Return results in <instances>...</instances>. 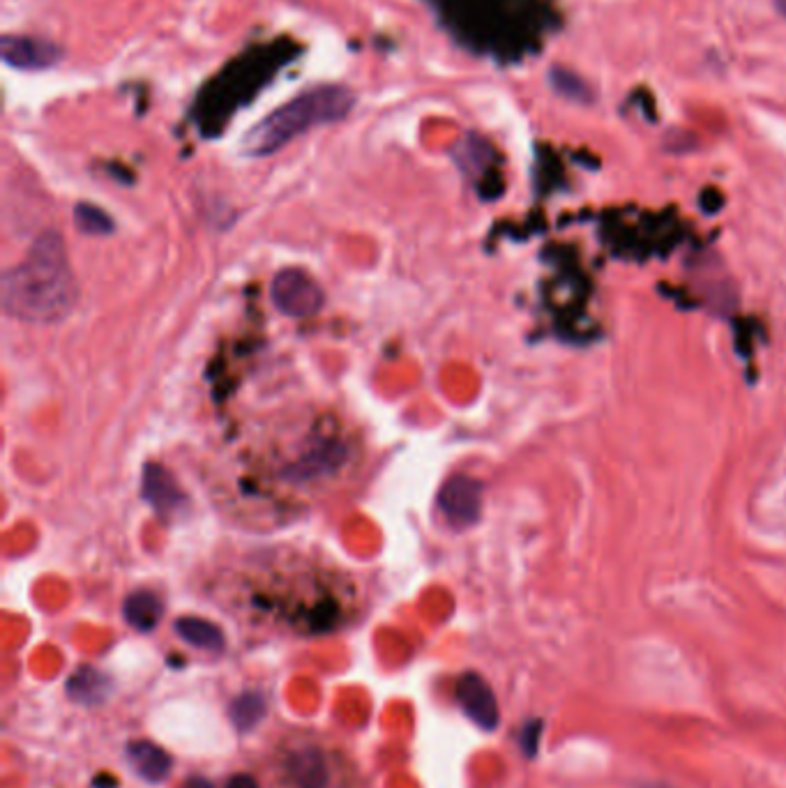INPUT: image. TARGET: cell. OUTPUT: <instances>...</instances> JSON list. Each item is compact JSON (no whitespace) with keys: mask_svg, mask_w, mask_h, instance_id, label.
I'll return each instance as SVG.
<instances>
[{"mask_svg":"<svg viewBox=\"0 0 786 788\" xmlns=\"http://www.w3.org/2000/svg\"><path fill=\"white\" fill-rule=\"evenodd\" d=\"M551 83H553V88L561 95H565L570 99H576V102H588V86L582 79L574 76L572 72L551 70Z\"/></svg>","mask_w":786,"mask_h":788,"instance_id":"15","label":"cell"},{"mask_svg":"<svg viewBox=\"0 0 786 788\" xmlns=\"http://www.w3.org/2000/svg\"><path fill=\"white\" fill-rule=\"evenodd\" d=\"M126 752H128V763L132 765V771L143 781L159 784L171 775L174 759L167 750H162L159 744H155L151 740H134L128 744Z\"/></svg>","mask_w":786,"mask_h":788,"instance_id":"7","label":"cell"},{"mask_svg":"<svg viewBox=\"0 0 786 788\" xmlns=\"http://www.w3.org/2000/svg\"><path fill=\"white\" fill-rule=\"evenodd\" d=\"M182 788H215V786L209 779H203V777H190L188 781H184Z\"/></svg>","mask_w":786,"mask_h":788,"instance_id":"18","label":"cell"},{"mask_svg":"<svg viewBox=\"0 0 786 788\" xmlns=\"http://www.w3.org/2000/svg\"><path fill=\"white\" fill-rule=\"evenodd\" d=\"M229 715H231V721L238 731L247 733L252 731L254 726L263 719L265 715V699L263 694L259 692H245L240 694L229 708Z\"/></svg>","mask_w":786,"mask_h":788,"instance_id":"13","label":"cell"},{"mask_svg":"<svg viewBox=\"0 0 786 788\" xmlns=\"http://www.w3.org/2000/svg\"><path fill=\"white\" fill-rule=\"evenodd\" d=\"M356 93L346 86L307 88L298 97L288 99L279 109L267 114L242 136L240 153L245 157H267L282 151L286 143L305 132L344 120L356 107Z\"/></svg>","mask_w":786,"mask_h":788,"instance_id":"2","label":"cell"},{"mask_svg":"<svg viewBox=\"0 0 786 788\" xmlns=\"http://www.w3.org/2000/svg\"><path fill=\"white\" fill-rule=\"evenodd\" d=\"M143 498L164 514L180 508L182 503V493L171 473L155 464L146 466V470H143Z\"/></svg>","mask_w":786,"mask_h":788,"instance_id":"8","label":"cell"},{"mask_svg":"<svg viewBox=\"0 0 786 788\" xmlns=\"http://www.w3.org/2000/svg\"><path fill=\"white\" fill-rule=\"evenodd\" d=\"M439 510L452 526H473L483 514V485L468 475L450 477L439 493Z\"/></svg>","mask_w":786,"mask_h":788,"instance_id":"4","label":"cell"},{"mask_svg":"<svg viewBox=\"0 0 786 788\" xmlns=\"http://www.w3.org/2000/svg\"><path fill=\"white\" fill-rule=\"evenodd\" d=\"M122 616L136 632H153L164 616V605L155 593L136 590L122 605Z\"/></svg>","mask_w":786,"mask_h":788,"instance_id":"9","label":"cell"},{"mask_svg":"<svg viewBox=\"0 0 786 788\" xmlns=\"http://www.w3.org/2000/svg\"><path fill=\"white\" fill-rule=\"evenodd\" d=\"M109 692H111L109 678L105 673H99L97 669L84 667L72 673V678L68 680V694L76 703L97 705L102 701H107Z\"/></svg>","mask_w":786,"mask_h":788,"instance_id":"12","label":"cell"},{"mask_svg":"<svg viewBox=\"0 0 786 788\" xmlns=\"http://www.w3.org/2000/svg\"><path fill=\"white\" fill-rule=\"evenodd\" d=\"M540 731H543V721H528L526 729L522 731V750L526 756H535L537 752V742H540Z\"/></svg>","mask_w":786,"mask_h":788,"instance_id":"16","label":"cell"},{"mask_svg":"<svg viewBox=\"0 0 786 788\" xmlns=\"http://www.w3.org/2000/svg\"><path fill=\"white\" fill-rule=\"evenodd\" d=\"M775 8L782 16H786V0H775Z\"/></svg>","mask_w":786,"mask_h":788,"instance_id":"19","label":"cell"},{"mask_svg":"<svg viewBox=\"0 0 786 788\" xmlns=\"http://www.w3.org/2000/svg\"><path fill=\"white\" fill-rule=\"evenodd\" d=\"M224 788H261V786H259V781H257L252 775L238 773V775H234L229 781H226Z\"/></svg>","mask_w":786,"mask_h":788,"instance_id":"17","label":"cell"},{"mask_svg":"<svg viewBox=\"0 0 786 788\" xmlns=\"http://www.w3.org/2000/svg\"><path fill=\"white\" fill-rule=\"evenodd\" d=\"M79 302L66 240L53 231L39 236L22 263L3 275V309L12 319L35 325L66 321Z\"/></svg>","mask_w":786,"mask_h":788,"instance_id":"1","label":"cell"},{"mask_svg":"<svg viewBox=\"0 0 786 788\" xmlns=\"http://www.w3.org/2000/svg\"><path fill=\"white\" fill-rule=\"evenodd\" d=\"M273 305L288 319H309L321 311L325 296L323 288L305 270L286 267L273 279Z\"/></svg>","mask_w":786,"mask_h":788,"instance_id":"3","label":"cell"},{"mask_svg":"<svg viewBox=\"0 0 786 788\" xmlns=\"http://www.w3.org/2000/svg\"><path fill=\"white\" fill-rule=\"evenodd\" d=\"M74 222L79 231L86 236H109L114 231V219L102 207L91 203H79L74 207Z\"/></svg>","mask_w":786,"mask_h":788,"instance_id":"14","label":"cell"},{"mask_svg":"<svg viewBox=\"0 0 786 788\" xmlns=\"http://www.w3.org/2000/svg\"><path fill=\"white\" fill-rule=\"evenodd\" d=\"M174 628H176V634L184 643H190L192 648L209 650V653H219L224 648V632L211 620L184 616V618L176 620Z\"/></svg>","mask_w":786,"mask_h":788,"instance_id":"11","label":"cell"},{"mask_svg":"<svg viewBox=\"0 0 786 788\" xmlns=\"http://www.w3.org/2000/svg\"><path fill=\"white\" fill-rule=\"evenodd\" d=\"M457 703L460 708L464 711V715L478 726L483 731H496L499 729L501 721V713H499V701H496L493 690L489 688V682L480 676V673H464L457 680Z\"/></svg>","mask_w":786,"mask_h":788,"instance_id":"5","label":"cell"},{"mask_svg":"<svg viewBox=\"0 0 786 788\" xmlns=\"http://www.w3.org/2000/svg\"><path fill=\"white\" fill-rule=\"evenodd\" d=\"M288 775L298 788H327L330 773L321 752L302 750L288 759Z\"/></svg>","mask_w":786,"mask_h":788,"instance_id":"10","label":"cell"},{"mask_svg":"<svg viewBox=\"0 0 786 788\" xmlns=\"http://www.w3.org/2000/svg\"><path fill=\"white\" fill-rule=\"evenodd\" d=\"M0 56L5 65L26 72H43L63 60V49L43 37L26 35H5L0 41Z\"/></svg>","mask_w":786,"mask_h":788,"instance_id":"6","label":"cell"}]
</instances>
